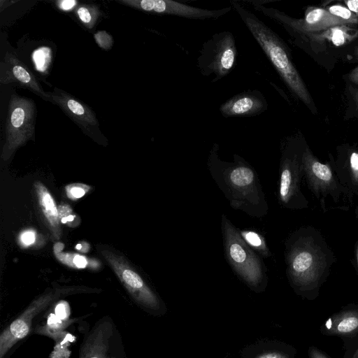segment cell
Segmentation results:
<instances>
[{"instance_id":"1","label":"cell","mask_w":358,"mask_h":358,"mask_svg":"<svg viewBox=\"0 0 358 358\" xmlns=\"http://www.w3.org/2000/svg\"><path fill=\"white\" fill-rule=\"evenodd\" d=\"M219 150V145L214 143L209 151L207 166L230 206L250 217H265L268 205L255 169L237 154H234L231 162L222 160Z\"/></svg>"},{"instance_id":"2","label":"cell","mask_w":358,"mask_h":358,"mask_svg":"<svg viewBox=\"0 0 358 358\" xmlns=\"http://www.w3.org/2000/svg\"><path fill=\"white\" fill-rule=\"evenodd\" d=\"M230 6L239 15L288 89L305 104L310 106V93L294 65L283 41L239 1H230Z\"/></svg>"},{"instance_id":"3","label":"cell","mask_w":358,"mask_h":358,"mask_svg":"<svg viewBox=\"0 0 358 358\" xmlns=\"http://www.w3.org/2000/svg\"><path fill=\"white\" fill-rule=\"evenodd\" d=\"M221 232L224 257L234 272L249 285L261 286L266 280L262 257L246 243L224 214L221 216Z\"/></svg>"},{"instance_id":"4","label":"cell","mask_w":358,"mask_h":358,"mask_svg":"<svg viewBox=\"0 0 358 358\" xmlns=\"http://www.w3.org/2000/svg\"><path fill=\"white\" fill-rule=\"evenodd\" d=\"M285 261L289 280L306 297L313 299L321 275L320 259L301 236L294 234L286 242Z\"/></svg>"},{"instance_id":"5","label":"cell","mask_w":358,"mask_h":358,"mask_svg":"<svg viewBox=\"0 0 358 358\" xmlns=\"http://www.w3.org/2000/svg\"><path fill=\"white\" fill-rule=\"evenodd\" d=\"M238 50L234 34L229 31L215 33L205 41L197 57L196 66L205 77L213 76L215 83L234 69Z\"/></svg>"},{"instance_id":"6","label":"cell","mask_w":358,"mask_h":358,"mask_svg":"<svg viewBox=\"0 0 358 358\" xmlns=\"http://www.w3.org/2000/svg\"><path fill=\"white\" fill-rule=\"evenodd\" d=\"M36 109L34 101L13 94L8 108L2 158L7 160L20 147L34 138Z\"/></svg>"},{"instance_id":"7","label":"cell","mask_w":358,"mask_h":358,"mask_svg":"<svg viewBox=\"0 0 358 358\" xmlns=\"http://www.w3.org/2000/svg\"><path fill=\"white\" fill-rule=\"evenodd\" d=\"M119 3L143 12L173 15L190 20H216L231 10L228 6L217 10L191 6L172 0H119Z\"/></svg>"},{"instance_id":"8","label":"cell","mask_w":358,"mask_h":358,"mask_svg":"<svg viewBox=\"0 0 358 358\" xmlns=\"http://www.w3.org/2000/svg\"><path fill=\"white\" fill-rule=\"evenodd\" d=\"M101 253L136 301L150 308L157 306L158 302L155 294L124 257L108 250H102Z\"/></svg>"},{"instance_id":"9","label":"cell","mask_w":358,"mask_h":358,"mask_svg":"<svg viewBox=\"0 0 358 358\" xmlns=\"http://www.w3.org/2000/svg\"><path fill=\"white\" fill-rule=\"evenodd\" d=\"M320 331L324 336L341 338L346 350L344 358H348L350 351L353 353L358 347V305H349L332 314Z\"/></svg>"},{"instance_id":"10","label":"cell","mask_w":358,"mask_h":358,"mask_svg":"<svg viewBox=\"0 0 358 358\" xmlns=\"http://www.w3.org/2000/svg\"><path fill=\"white\" fill-rule=\"evenodd\" d=\"M299 173L300 162L297 153L283 149L279 169L278 200L285 208L293 209L301 206Z\"/></svg>"},{"instance_id":"11","label":"cell","mask_w":358,"mask_h":358,"mask_svg":"<svg viewBox=\"0 0 358 358\" xmlns=\"http://www.w3.org/2000/svg\"><path fill=\"white\" fill-rule=\"evenodd\" d=\"M49 292L34 300L28 308L15 319L0 336V358H3L8 350L30 331L32 319L48 307L58 296Z\"/></svg>"},{"instance_id":"12","label":"cell","mask_w":358,"mask_h":358,"mask_svg":"<svg viewBox=\"0 0 358 358\" xmlns=\"http://www.w3.org/2000/svg\"><path fill=\"white\" fill-rule=\"evenodd\" d=\"M0 83L16 84L27 89L45 101H50V93L45 92L33 73L18 58L7 52L0 63Z\"/></svg>"},{"instance_id":"13","label":"cell","mask_w":358,"mask_h":358,"mask_svg":"<svg viewBox=\"0 0 358 358\" xmlns=\"http://www.w3.org/2000/svg\"><path fill=\"white\" fill-rule=\"evenodd\" d=\"M267 109V101L257 90H246L235 94L219 108L220 114L225 118L256 116Z\"/></svg>"},{"instance_id":"14","label":"cell","mask_w":358,"mask_h":358,"mask_svg":"<svg viewBox=\"0 0 358 358\" xmlns=\"http://www.w3.org/2000/svg\"><path fill=\"white\" fill-rule=\"evenodd\" d=\"M50 101L57 105L83 131L98 129L99 124L95 113L70 94L55 89L50 93Z\"/></svg>"},{"instance_id":"15","label":"cell","mask_w":358,"mask_h":358,"mask_svg":"<svg viewBox=\"0 0 358 358\" xmlns=\"http://www.w3.org/2000/svg\"><path fill=\"white\" fill-rule=\"evenodd\" d=\"M34 185L40 209L53 236L59 239L62 231L59 226V212L55 200L41 181H35Z\"/></svg>"},{"instance_id":"16","label":"cell","mask_w":358,"mask_h":358,"mask_svg":"<svg viewBox=\"0 0 358 358\" xmlns=\"http://www.w3.org/2000/svg\"><path fill=\"white\" fill-rule=\"evenodd\" d=\"M315 41H328L335 46L347 44L358 36V30L347 25H336L327 29L314 34H307Z\"/></svg>"},{"instance_id":"17","label":"cell","mask_w":358,"mask_h":358,"mask_svg":"<svg viewBox=\"0 0 358 358\" xmlns=\"http://www.w3.org/2000/svg\"><path fill=\"white\" fill-rule=\"evenodd\" d=\"M302 161L304 166L309 173H312L315 178L324 183H329L332 179V173L330 168L324 164L315 159L308 150H305L302 155Z\"/></svg>"},{"instance_id":"18","label":"cell","mask_w":358,"mask_h":358,"mask_svg":"<svg viewBox=\"0 0 358 358\" xmlns=\"http://www.w3.org/2000/svg\"><path fill=\"white\" fill-rule=\"evenodd\" d=\"M240 234L246 243L262 258L271 256L264 237L253 230H239Z\"/></svg>"},{"instance_id":"19","label":"cell","mask_w":358,"mask_h":358,"mask_svg":"<svg viewBox=\"0 0 358 358\" xmlns=\"http://www.w3.org/2000/svg\"><path fill=\"white\" fill-rule=\"evenodd\" d=\"M75 13L79 21L87 29H92L101 12L99 8L94 4H80L77 6Z\"/></svg>"},{"instance_id":"20","label":"cell","mask_w":358,"mask_h":358,"mask_svg":"<svg viewBox=\"0 0 358 358\" xmlns=\"http://www.w3.org/2000/svg\"><path fill=\"white\" fill-rule=\"evenodd\" d=\"M95 336L88 342L83 349L81 358H110L107 356L106 348Z\"/></svg>"},{"instance_id":"21","label":"cell","mask_w":358,"mask_h":358,"mask_svg":"<svg viewBox=\"0 0 358 358\" xmlns=\"http://www.w3.org/2000/svg\"><path fill=\"white\" fill-rule=\"evenodd\" d=\"M57 258L69 266L83 268L89 265L88 259L83 255L69 252H55Z\"/></svg>"},{"instance_id":"22","label":"cell","mask_w":358,"mask_h":358,"mask_svg":"<svg viewBox=\"0 0 358 358\" xmlns=\"http://www.w3.org/2000/svg\"><path fill=\"white\" fill-rule=\"evenodd\" d=\"M331 15L342 20L346 25L358 23V16L347 7L341 5H332L327 9Z\"/></svg>"},{"instance_id":"23","label":"cell","mask_w":358,"mask_h":358,"mask_svg":"<svg viewBox=\"0 0 358 358\" xmlns=\"http://www.w3.org/2000/svg\"><path fill=\"white\" fill-rule=\"evenodd\" d=\"M90 189V186L80 183L71 184L65 187L66 195L71 199H77L83 197Z\"/></svg>"},{"instance_id":"24","label":"cell","mask_w":358,"mask_h":358,"mask_svg":"<svg viewBox=\"0 0 358 358\" xmlns=\"http://www.w3.org/2000/svg\"><path fill=\"white\" fill-rule=\"evenodd\" d=\"M96 44L105 50H109L113 45V38L106 31H99L94 35Z\"/></svg>"},{"instance_id":"25","label":"cell","mask_w":358,"mask_h":358,"mask_svg":"<svg viewBox=\"0 0 358 358\" xmlns=\"http://www.w3.org/2000/svg\"><path fill=\"white\" fill-rule=\"evenodd\" d=\"M55 315L61 320L67 321L70 315L69 303L65 301H59L55 308Z\"/></svg>"},{"instance_id":"26","label":"cell","mask_w":358,"mask_h":358,"mask_svg":"<svg viewBox=\"0 0 358 358\" xmlns=\"http://www.w3.org/2000/svg\"><path fill=\"white\" fill-rule=\"evenodd\" d=\"M67 322L59 319L55 314H50L48 316V327L49 329L54 331L60 330L66 326Z\"/></svg>"},{"instance_id":"27","label":"cell","mask_w":358,"mask_h":358,"mask_svg":"<svg viewBox=\"0 0 358 358\" xmlns=\"http://www.w3.org/2000/svg\"><path fill=\"white\" fill-rule=\"evenodd\" d=\"M78 1L75 0H59L55 2L56 6L62 11L70 12L76 10Z\"/></svg>"},{"instance_id":"28","label":"cell","mask_w":358,"mask_h":358,"mask_svg":"<svg viewBox=\"0 0 358 358\" xmlns=\"http://www.w3.org/2000/svg\"><path fill=\"white\" fill-rule=\"evenodd\" d=\"M19 239L23 246L31 245L35 242L36 233L33 230H26L21 233Z\"/></svg>"},{"instance_id":"29","label":"cell","mask_w":358,"mask_h":358,"mask_svg":"<svg viewBox=\"0 0 358 358\" xmlns=\"http://www.w3.org/2000/svg\"><path fill=\"white\" fill-rule=\"evenodd\" d=\"M59 217L62 223H67L68 218L73 214L72 209L68 205H62L59 207Z\"/></svg>"},{"instance_id":"30","label":"cell","mask_w":358,"mask_h":358,"mask_svg":"<svg viewBox=\"0 0 358 358\" xmlns=\"http://www.w3.org/2000/svg\"><path fill=\"white\" fill-rule=\"evenodd\" d=\"M309 358H331L325 352L315 346H310L308 350Z\"/></svg>"},{"instance_id":"31","label":"cell","mask_w":358,"mask_h":358,"mask_svg":"<svg viewBox=\"0 0 358 358\" xmlns=\"http://www.w3.org/2000/svg\"><path fill=\"white\" fill-rule=\"evenodd\" d=\"M350 167L353 173L356 176L358 175V153L354 152L351 154L350 159Z\"/></svg>"},{"instance_id":"32","label":"cell","mask_w":358,"mask_h":358,"mask_svg":"<svg viewBox=\"0 0 358 358\" xmlns=\"http://www.w3.org/2000/svg\"><path fill=\"white\" fill-rule=\"evenodd\" d=\"M347 8L358 16V0L345 1Z\"/></svg>"},{"instance_id":"33","label":"cell","mask_w":358,"mask_h":358,"mask_svg":"<svg viewBox=\"0 0 358 358\" xmlns=\"http://www.w3.org/2000/svg\"><path fill=\"white\" fill-rule=\"evenodd\" d=\"M348 78L352 83L358 84V66L350 73Z\"/></svg>"},{"instance_id":"34","label":"cell","mask_w":358,"mask_h":358,"mask_svg":"<svg viewBox=\"0 0 358 358\" xmlns=\"http://www.w3.org/2000/svg\"><path fill=\"white\" fill-rule=\"evenodd\" d=\"M352 95H353V97L358 106V91L357 90H353V92H352Z\"/></svg>"},{"instance_id":"35","label":"cell","mask_w":358,"mask_h":358,"mask_svg":"<svg viewBox=\"0 0 358 358\" xmlns=\"http://www.w3.org/2000/svg\"><path fill=\"white\" fill-rule=\"evenodd\" d=\"M350 358H358V347L355 349Z\"/></svg>"},{"instance_id":"36","label":"cell","mask_w":358,"mask_h":358,"mask_svg":"<svg viewBox=\"0 0 358 358\" xmlns=\"http://www.w3.org/2000/svg\"><path fill=\"white\" fill-rule=\"evenodd\" d=\"M355 54H356V56H357V57H358V47H357V48L356 49Z\"/></svg>"},{"instance_id":"37","label":"cell","mask_w":358,"mask_h":358,"mask_svg":"<svg viewBox=\"0 0 358 358\" xmlns=\"http://www.w3.org/2000/svg\"><path fill=\"white\" fill-rule=\"evenodd\" d=\"M268 358H278V357H268Z\"/></svg>"},{"instance_id":"38","label":"cell","mask_w":358,"mask_h":358,"mask_svg":"<svg viewBox=\"0 0 358 358\" xmlns=\"http://www.w3.org/2000/svg\"><path fill=\"white\" fill-rule=\"evenodd\" d=\"M357 262H358V250H357Z\"/></svg>"}]
</instances>
